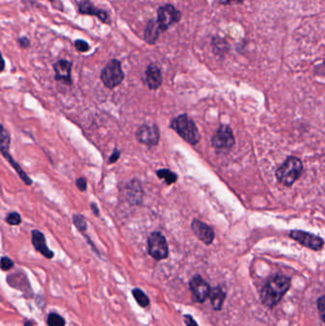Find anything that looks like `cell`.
Instances as JSON below:
<instances>
[{"mask_svg": "<svg viewBox=\"0 0 325 326\" xmlns=\"http://www.w3.org/2000/svg\"><path fill=\"white\" fill-rule=\"evenodd\" d=\"M291 287V278L283 275H275L268 279L260 291L261 302L268 308H274Z\"/></svg>", "mask_w": 325, "mask_h": 326, "instance_id": "6da1fadb", "label": "cell"}, {"mask_svg": "<svg viewBox=\"0 0 325 326\" xmlns=\"http://www.w3.org/2000/svg\"><path fill=\"white\" fill-rule=\"evenodd\" d=\"M303 172V164L296 156H289L276 171L277 182L290 187L301 177Z\"/></svg>", "mask_w": 325, "mask_h": 326, "instance_id": "7a4b0ae2", "label": "cell"}, {"mask_svg": "<svg viewBox=\"0 0 325 326\" xmlns=\"http://www.w3.org/2000/svg\"><path fill=\"white\" fill-rule=\"evenodd\" d=\"M170 127L188 143L196 145L201 140V134L197 125L191 117H189V115L186 114L179 115L174 118L171 121Z\"/></svg>", "mask_w": 325, "mask_h": 326, "instance_id": "3957f363", "label": "cell"}, {"mask_svg": "<svg viewBox=\"0 0 325 326\" xmlns=\"http://www.w3.org/2000/svg\"><path fill=\"white\" fill-rule=\"evenodd\" d=\"M124 72L121 68V62L118 59H111L100 73V79L105 87L113 89L118 86L124 80Z\"/></svg>", "mask_w": 325, "mask_h": 326, "instance_id": "277c9868", "label": "cell"}, {"mask_svg": "<svg viewBox=\"0 0 325 326\" xmlns=\"http://www.w3.org/2000/svg\"><path fill=\"white\" fill-rule=\"evenodd\" d=\"M212 145L217 153H229L235 145V136L229 125H220V128L212 136Z\"/></svg>", "mask_w": 325, "mask_h": 326, "instance_id": "5b68a950", "label": "cell"}, {"mask_svg": "<svg viewBox=\"0 0 325 326\" xmlns=\"http://www.w3.org/2000/svg\"><path fill=\"white\" fill-rule=\"evenodd\" d=\"M148 253L155 260L167 259L169 248L165 237L160 232H153L148 238Z\"/></svg>", "mask_w": 325, "mask_h": 326, "instance_id": "8992f818", "label": "cell"}, {"mask_svg": "<svg viewBox=\"0 0 325 326\" xmlns=\"http://www.w3.org/2000/svg\"><path fill=\"white\" fill-rule=\"evenodd\" d=\"M182 12L178 10L173 4H165L157 9L156 21L161 32H166L174 24L182 20Z\"/></svg>", "mask_w": 325, "mask_h": 326, "instance_id": "52a82bcc", "label": "cell"}, {"mask_svg": "<svg viewBox=\"0 0 325 326\" xmlns=\"http://www.w3.org/2000/svg\"><path fill=\"white\" fill-rule=\"evenodd\" d=\"M289 236L291 239L296 240L302 246L314 251H319L322 249L324 245V241L321 238L315 236L314 234L307 233L305 231H291Z\"/></svg>", "mask_w": 325, "mask_h": 326, "instance_id": "ba28073f", "label": "cell"}, {"mask_svg": "<svg viewBox=\"0 0 325 326\" xmlns=\"http://www.w3.org/2000/svg\"><path fill=\"white\" fill-rule=\"evenodd\" d=\"M135 135L139 142L148 145L150 147L158 143L160 138L159 129L155 124L141 125L137 129Z\"/></svg>", "mask_w": 325, "mask_h": 326, "instance_id": "9c48e42d", "label": "cell"}, {"mask_svg": "<svg viewBox=\"0 0 325 326\" xmlns=\"http://www.w3.org/2000/svg\"><path fill=\"white\" fill-rule=\"evenodd\" d=\"M189 287L192 295L197 302H204L210 296L211 289L209 283L201 278L200 275L193 277L189 282Z\"/></svg>", "mask_w": 325, "mask_h": 326, "instance_id": "30bf717a", "label": "cell"}, {"mask_svg": "<svg viewBox=\"0 0 325 326\" xmlns=\"http://www.w3.org/2000/svg\"><path fill=\"white\" fill-rule=\"evenodd\" d=\"M77 9H78V13L81 15L96 17L103 23L111 25L112 20L109 13L102 9H97L90 0H81L77 2Z\"/></svg>", "mask_w": 325, "mask_h": 326, "instance_id": "8fae6325", "label": "cell"}, {"mask_svg": "<svg viewBox=\"0 0 325 326\" xmlns=\"http://www.w3.org/2000/svg\"><path fill=\"white\" fill-rule=\"evenodd\" d=\"M55 71V79L58 81H62L66 84H72V67L73 64L67 59H58L54 63Z\"/></svg>", "mask_w": 325, "mask_h": 326, "instance_id": "7c38bea8", "label": "cell"}, {"mask_svg": "<svg viewBox=\"0 0 325 326\" xmlns=\"http://www.w3.org/2000/svg\"><path fill=\"white\" fill-rule=\"evenodd\" d=\"M191 226L194 234L206 245H210L215 240V232L206 223L195 219L192 221Z\"/></svg>", "mask_w": 325, "mask_h": 326, "instance_id": "4fadbf2b", "label": "cell"}, {"mask_svg": "<svg viewBox=\"0 0 325 326\" xmlns=\"http://www.w3.org/2000/svg\"><path fill=\"white\" fill-rule=\"evenodd\" d=\"M125 197L132 205H139L143 199V191L139 181L133 180L125 187Z\"/></svg>", "mask_w": 325, "mask_h": 326, "instance_id": "5bb4252c", "label": "cell"}, {"mask_svg": "<svg viewBox=\"0 0 325 326\" xmlns=\"http://www.w3.org/2000/svg\"><path fill=\"white\" fill-rule=\"evenodd\" d=\"M145 80L151 90H157L162 84L161 70L156 64L151 63L145 70Z\"/></svg>", "mask_w": 325, "mask_h": 326, "instance_id": "9a60e30c", "label": "cell"}, {"mask_svg": "<svg viewBox=\"0 0 325 326\" xmlns=\"http://www.w3.org/2000/svg\"><path fill=\"white\" fill-rule=\"evenodd\" d=\"M32 242L34 247L37 251L44 256L46 259H53L55 254L53 251L49 249L47 244H46V239L43 235L42 232L39 230H34L32 233Z\"/></svg>", "mask_w": 325, "mask_h": 326, "instance_id": "2e32d148", "label": "cell"}, {"mask_svg": "<svg viewBox=\"0 0 325 326\" xmlns=\"http://www.w3.org/2000/svg\"><path fill=\"white\" fill-rule=\"evenodd\" d=\"M161 30L157 23V21L154 20H150L147 22V25L144 30V40L146 43L150 45H154L157 40L159 39Z\"/></svg>", "mask_w": 325, "mask_h": 326, "instance_id": "e0dca14e", "label": "cell"}, {"mask_svg": "<svg viewBox=\"0 0 325 326\" xmlns=\"http://www.w3.org/2000/svg\"><path fill=\"white\" fill-rule=\"evenodd\" d=\"M211 304L216 311H220L223 306V303L226 298V293L221 286H217L211 290L210 296Z\"/></svg>", "mask_w": 325, "mask_h": 326, "instance_id": "ac0fdd59", "label": "cell"}, {"mask_svg": "<svg viewBox=\"0 0 325 326\" xmlns=\"http://www.w3.org/2000/svg\"><path fill=\"white\" fill-rule=\"evenodd\" d=\"M1 153L9 160L11 165L16 169V171L20 175L21 180L25 183V184L26 185H31L33 183L32 180L27 176V174L24 173V171L21 169V167L18 164V162L11 156L10 153H9V147H1Z\"/></svg>", "mask_w": 325, "mask_h": 326, "instance_id": "d6986e66", "label": "cell"}, {"mask_svg": "<svg viewBox=\"0 0 325 326\" xmlns=\"http://www.w3.org/2000/svg\"><path fill=\"white\" fill-rule=\"evenodd\" d=\"M156 176L159 180H163L167 185H172L173 183H177L178 175L172 172L169 169H159L156 171Z\"/></svg>", "mask_w": 325, "mask_h": 326, "instance_id": "ffe728a7", "label": "cell"}, {"mask_svg": "<svg viewBox=\"0 0 325 326\" xmlns=\"http://www.w3.org/2000/svg\"><path fill=\"white\" fill-rule=\"evenodd\" d=\"M132 294H133L135 301L138 303L139 306L143 307V308L149 306L150 299H149L148 296L144 293L141 289L134 288V289H133V291H132Z\"/></svg>", "mask_w": 325, "mask_h": 326, "instance_id": "44dd1931", "label": "cell"}, {"mask_svg": "<svg viewBox=\"0 0 325 326\" xmlns=\"http://www.w3.org/2000/svg\"><path fill=\"white\" fill-rule=\"evenodd\" d=\"M47 324L48 326H65L66 321L63 316L53 312V313L49 314L48 317H47Z\"/></svg>", "mask_w": 325, "mask_h": 326, "instance_id": "7402d4cb", "label": "cell"}, {"mask_svg": "<svg viewBox=\"0 0 325 326\" xmlns=\"http://www.w3.org/2000/svg\"><path fill=\"white\" fill-rule=\"evenodd\" d=\"M73 221H74V224L76 225L78 230L80 231L81 233H85L87 230V222L85 218L82 216V215H79V214H77V215H74L73 217Z\"/></svg>", "mask_w": 325, "mask_h": 326, "instance_id": "603a6c76", "label": "cell"}, {"mask_svg": "<svg viewBox=\"0 0 325 326\" xmlns=\"http://www.w3.org/2000/svg\"><path fill=\"white\" fill-rule=\"evenodd\" d=\"M6 222L8 224H10L12 226H16V225H20L21 223V217L18 212H11L10 214H8L7 218H6Z\"/></svg>", "mask_w": 325, "mask_h": 326, "instance_id": "cb8c5ba5", "label": "cell"}, {"mask_svg": "<svg viewBox=\"0 0 325 326\" xmlns=\"http://www.w3.org/2000/svg\"><path fill=\"white\" fill-rule=\"evenodd\" d=\"M75 47H76L77 51L80 52V53H87V52H89L90 49H91L90 45H89V43L86 42L85 40H83V39H77V40L75 41Z\"/></svg>", "mask_w": 325, "mask_h": 326, "instance_id": "d4e9b609", "label": "cell"}, {"mask_svg": "<svg viewBox=\"0 0 325 326\" xmlns=\"http://www.w3.org/2000/svg\"><path fill=\"white\" fill-rule=\"evenodd\" d=\"M316 304H317V309H318V313H319L320 318L325 323V295L321 296L317 299Z\"/></svg>", "mask_w": 325, "mask_h": 326, "instance_id": "484cf974", "label": "cell"}, {"mask_svg": "<svg viewBox=\"0 0 325 326\" xmlns=\"http://www.w3.org/2000/svg\"><path fill=\"white\" fill-rule=\"evenodd\" d=\"M14 265H15V263L10 258H8V257H2L1 258V269L3 271L10 270V269L14 267Z\"/></svg>", "mask_w": 325, "mask_h": 326, "instance_id": "4316f807", "label": "cell"}, {"mask_svg": "<svg viewBox=\"0 0 325 326\" xmlns=\"http://www.w3.org/2000/svg\"><path fill=\"white\" fill-rule=\"evenodd\" d=\"M76 184H77V187L78 188L79 191H81V192L86 191L87 181L85 178H79V179H77Z\"/></svg>", "mask_w": 325, "mask_h": 326, "instance_id": "83f0119b", "label": "cell"}, {"mask_svg": "<svg viewBox=\"0 0 325 326\" xmlns=\"http://www.w3.org/2000/svg\"><path fill=\"white\" fill-rule=\"evenodd\" d=\"M183 318L186 326H199L198 322L194 319V317L191 315H184Z\"/></svg>", "mask_w": 325, "mask_h": 326, "instance_id": "f1b7e54d", "label": "cell"}, {"mask_svg": "<svg viewBox=\"0 0 325 326\" xmlns=\"http://www.w3.org/2000/svg\"><path fill=\"white\" fill-rule=\"evenodd\" d=\"M18 42H19L20 47L24 49L29 48L30 45H31V40L27 37H21L18 39Z\"/></svg>", "mask_w": 325, "mask_h": 326, "instance_id": "f546056e", "label": "cell"}, {"mask_svg": "<svg viewBox=\"0 0 325 326\" xmlns=\"http://www.w3.org/2000/svg\"><path fill=\"white\" fill-rule=\"evenodd\" d=\"M120 154H121V152L118 150V149H115L113 153L111 154L110 158H109V163H115L118 158L120 157Z\"/></svg>", "mask_w": 325, "mask_h": 326, "instance_id": "4dcf8cb0", "label": "cell"}, {"mask_svg": "<svg viewBox=\"0 0 325 326\" xmlns=\"http://www.w3.org/2000/svg\"><path fill=\"white\" fill-rule=\"evenodd\" d=\"M91 208H92V211H93V213L96 215V217H98L99 216V210H98V208H97V205H96V203H92L91 204Z\"/></svg>", "mask_w": 325, "mask_h": 326, "instance_id": "1f68e13d", "label": "cell"}, {"mask_svg": "<svg viewBox=\"0 0 325 326\" xmlns=\"http://www.w3.org/2000/svg\"><path fill=\"white\" fill-rule=\"evenodd\" d=\"M240 1L241 0H220V3H222V4H232V3H237Z\"/></svg>", "mask_w": 325, "mask_h": 326, "instance_id": "d6a6232c", "label": "cell"}, {"mask_svg": "<svg viewBox=\"0 0 325 326\" xmlns=\"http://www.w3.org/2000/svg\"><path fill=\"white\" fill-rule=\"evenodd\" d=\"M24 326H34V323H33V321H31V320H25Z\"/></svg>", "mask_w": 325, "mask_h": 326, "instance_id": "836d02e7", "label": "cell"}, {"mask_svg": "<svg viewBox=\"0 0 325 326\" xmlns=\"http://www.w3.org/2000/svg\"><path fill=\"white\" fill-rule=\"evenodd\" d=\"M48 1H50V2H51V3H54V2H55V1H56V0H48Z\"/></svg>", "mask_w": 325, "mask_h": 326, "instance_id": "e575fe53", "label": "cell"}, {"mask_svg": "<svg viewBox=\"0 0 325 326\" xmlns=\"http://www.w3.org/2000/svg\"><path fill=\"white\" fill-rule=\"evenodd\" d=\"M323 66H324L325 67V61H324V63H323Z\"/></svg>", "mask_w": 325, "mask_h": 326, "instance_id": "d590c367", "label": "cell"}]
</instances>
